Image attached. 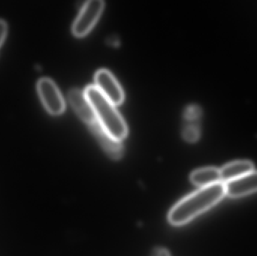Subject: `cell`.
<instances>
[{
    "mask_svg": "<svg viewBox=\"0 0 257 256\" xmlns=\"http://www.w3.org/2000/svg\"><path fill=\"white\" fill-rule=\"evenodd\" d=\"M225 195V184L221 182L201 188L172 207L168 216L169 222L177 226L184 225L215 205Z\"/></svg>",
    "mask_w": 257,
    "mask_h": 256,
    "instance_id": "6da1fadb",
    "label": "cell"
},
{
    "mask_svg": "<svg viewBox=\"0 0 257 256\" xmlns=\"http://www.w3.org/2000/svg\"><path fill=\"white\" fill-rule=\"evenodd\" d=\"M84 92L101 126L119 141L123 139L127 135V126L116 109L115 105L104 96L95 85L88 86Z\"/></svg>",
    "mask_w": 257,
    "mask_h": 256,
    "instance_id": "7a4b0ae2",
    "label": "cell"
},
{
    "mask_svg": "<svg viewBox=\"0 0 257 256\" xmlns=\"http://www.w3.org/2000/svg\"><path fill=\"white\" fill-rule=\"evenodd\" d=\"M104 8L102 0H90L85 3L72 26V32L78 37L85 36L99 19Z\"/></svg>",
    "mask_w": 257,
    "mask_h": 256,
    "instance_id": "3957f363",
    "label": "cell"
},
{
    "mask_svg": "<svg viewBox=\"0 0 257 256\" xmlns=\"http://www.w3.org/2000/svg\"><path fill=\"white\" fill-rule=\"evenodd\" d=\"M38 93L50 114L59 115L65 110L63 96L55 83L48 78H41L37 84Z\"/></svg>",
    "mask_w": 257,
    "mask_h": 256,
    "instance_id": "277c9868",
    "label": "cell"
},
{
    "mask_svg": "<svg viewBox=\"0 0 257 256\" xmlns=\"http://www.w3.org/2000/svg\"><path fill=\"white\" fill-rule=\"evenodd\" d=\"M95 87L114 105H120L124 99V93L112 74L106 69H100L95 75Z\"/></svg>",
    "mask_w": 257,
    "mask_h": 256,
    "instance_id": "5b68a950",
    "label": "cell"
},
{
    "mask_svg": "<svg viewBox=\"0 0 257 256\" xmlns=\"http://www.w3.org/2000/svg\"><path fill=\"white\" fill-rule=\"evenodd\" d=\"M89 128L97 140L99 145L110 158L117 160L122 157L123 147L120 141L108 133L96 120L89 124Z\"/></svg>",
    "mask_w": 257,
    "mask_h": 256,
    "instance_id": "8992f818",
    "label": "cell"
},
{
    "mask_svg": "<svg viewBox=\"0 0 257 256\" xmlns=\"http://www.w3.org/2000/svg\"><path fill=\"white\" fill-rule=\"evenodd\" d=\"M226 195L230 198H241L257 192V171H252L236 180L225 183Z\"/></svg>",
    "mask_w": 257,
    "mask_h": 256,
    "instance_id": "52a82bcc",
    "label": "cell"
},
{
    "mask_svg": "<svg viewBox=\"0 0 257 256\" xmlns=\"http://www.w3.org/2000/svg\"><path fill=\"white\" fill-rule=\"evenodd\" d=\"M68 99L74 111L83 121L89 125L96 120L93 107L86 96L85 92L78 89H72L68 94Z\"/></svg>",
    "mask_w": 257,
    "mask_h": 256,
    "instance_id": "ba28073f",
    "label": "cell"
},
{
    "mask_svg": "<svg viewBox=\"0 0 257 256\" xmlns=\"http://www.w3.org/2000/svg\"><path fill=\"white\" fill-rule=\"evenodd\" d=\"M220 171L221 183L225 184L253 171V165L249 161H236L225 165Z\"/></svg>",
    "mask_w": 257,
    "mask_h": 256,
    "instance_id": "9c48e42d",
    "label": "cell"
},
{
    "mask_svg": "<svg viewBox=\"0 0 257 256\" xmlns=\"http://www.w3.org/2000/svg\"><path fill=\"white\" fill-rule=\"evenodd\" d=\"M190 180L199 187H207L221 182L220 171L216 168H200L192 173Z\"/></svg>",
    "mask_w": 257,
    "mask_h": 256,
    "instance_id": "30bf717a",
    "label": "cell"
},
{
    "mask_svg": "<svg viewBox=\"0 0 257 256\" xmlns=\"http://www.w3.org/2000/svg\"><path fill=\"white\" fill-rule=\"evenodd\" d=\"M199 119L184 118L183 137L189 142H194L199 137Z\"/></svg>",
    "mask_w": 257,
    "mask_h": 256,
    "instance_id": "8fae6325",
    "label": "cell"
},
{
    "mask_svg": "<svg viewBox=\"0 0 257 256\" xmlns=\"http://www.w3.org/2000/svg\"><path fill=\"white\" fill-rule=\"evenodd\" d=\"M8 26L4 20L0 19V46L4 42L7 35Z\"/></svg>",
    "mask_w": 257,
    "mask_h": 256,
    "instance_id": "7c38bea8",
    "label": "cell"
},
{
    "mask_svg": "<svg viewBox=\"0 0 257 256\" xmlns=\"http://www.w3.org/2000/svg\"><path fill=\"white\" fill-rule=\"evenodd\" d=\"M152 256H171L169 251L165 248H157L153 252Z\"/></svg>",
    "mask_w": 257,
    "mask_h": 256,
    "instance_id": "4fadbf2b",
    "label": "cell"
}]
</instances>
